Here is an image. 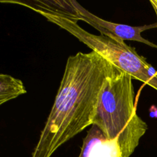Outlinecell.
Masks as SVG:
<instances>
[{"instance_id": "1", "label": "cell", "mask_w": 157, "mask_h": 157, "mask_svg": "<svg viewBox=\"0 0 157 157\" xmlns=\"http://www.w3.org/2000/svg\"><path fill=\"white\" fill-rule=\"evenodd\" d=\"M115 67L94 51L69 56L32 157H51L61 146L93 125L101 92Z\"/></svg>"}, {"instance_id": "2", "label": "cell", "mask_w": 157, "mask_h": 157, "mask_svg": "<svg viewBox=\"0 0 157 157\" xmlns=\"http://www.w3.org/2000/svg\"><path fill=\"white\" fill-rule=\"evenodd\" d=\"M133 78L115 67L101 92L93 125L109 142L116 143L121 157H130L148 129L136 113Z\"/></svg>"}, {"instance_id": "3", "label": "cell", "mask_w": 157, "mask_h": 157, "mask_svg": "<svg viewBox=\"0 0 157 157\" xmlns=\"http://www.w3.org/2000/svg\"><path fill=\"white\" fill-rule=\"evenodd\" d=\"M50 22L67 31L74 37L88 46L111 62L120 70L130 75L133 79L142 81L157 90V71L144 57L136 52L135 48L129 46L123 41H117L104 35L90 33L78 23L54 15H41Z\"/></svg>"}, {"instance_id": "4", "label": "cell", "mask_w": 157, "mask_h": 157, "mask_svg": "<svg viewBox=\"0 0 157 157\" xmlns=\"http://www.w3.org/2000/svg\"><path fill=\"white\" fill-rule=\"evenodd\" d=\"M74 7L78 12V18L81 21H84L96 29L101 32V35L109 37L117 41H135L144 43L147 45L157 49V44L142 37L141 34L144 31L157 28V22L151 25H145L141 26H131L128 25L117 24L108 21L101 18L89 12L79 3L75 0H71Z\"/></svg>"}, {"instance_id": "5", "label": "cell", "mask_w": 157, "mask_h": 157, "mask_svg": "<svg viewBox=\"0 0 157 157\" xmlns=\"http://www.w3.org/2000/svg\"><path fill=\"white\" fill-rule=\"evenodd\" d=\"M0 2L14 3V4L21 5L26 8L35 11L40 15L47 14L54 16L61 17L66 18L70 21L78 23L80 21L78 18V12L72 4L71 0H59V1H1Z\"/></svg>"}, {"instance_id": "6", "label": "cell", "mask_w": 157, "mask_h": 157, "mask_svg": "<svg viewBox=\"0 0 157 157\" xmlns=\"http://www.w3.org/2000/svg\"><path fill=\"white\" fill-rule=\"evenodd\" d=\"M27 93L21 80L5 74H0V106Z\"/></svg>"}, {"instance_id": "7", "label": "cell", "mask_w": 157, "mask_h": 157, "mask_svg": "<svg viewBox=\"0 0 157 157\" xmlns=\"http://www.w3.org/2000/svg\"><path fill=\"white\" fill-rule=\"evenodd\" d=\"M106 140L102 132L94 125L87 132L86 137L83 141L81 153L78 157H92L94 152L99 144Z\"/></svg>"}, {"instance_id": "8", "label": "cell", "mask_w": 157, "mask_h": 157, "mask_svg": "<svg viewBox=\"0 0 157 157\" xmlns=\"http://www.w3.org/2000/svg\"><path fill=\"white\" fill-rule=\"evenodd\" d=\"M150 4L152 5V6H153V9H154L155 13H156V18H157V0H150Z\"/></svg>"}]
</instances>
